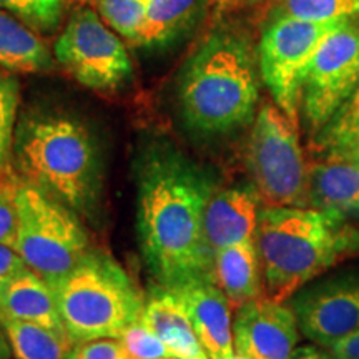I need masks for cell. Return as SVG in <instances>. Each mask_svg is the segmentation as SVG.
<instances>
[{
  "instance_id": "d590c367",
  "label": "cell",
  "mask_w": 359,
  "mask_h": 359,
  "mask_svg": "<svg viewBox=\"0 0 359 359\" xmlns=\"http://www.w3.org/2000/svg\"><path fill=\"white\" fill-rule=\"evenodd\" d=\"M351 154H353L354 156H356V160L359 161V148H358V150H354V151H351Z\"/></svg>"
},
{
  "instance_id": "5bb4252c",
  "label": "cell",
  "mask_w": 359,
  "mask_h": 359,
  "mask_svg": "<svg viewBox=\"0 0 359 359\" xmlns=\"http://www.w3.org/2000/svg\"><path fill=\"white\" fill-rule=\"evenodd\" d=\"M309 208L359 218V161L351 151H326L309 163Z\"/></svg>"
},
{
  "instance_id": "7c38bea8",
  "label": "cell",
  "mask_w": 359,
  "mask_h": 359,
  "mask_svg": "<svg viewBox=\"0 0 359 359\" xmlns=\"http://www.w3.org/2000/svg\"><path fill=\"white\" fill-rule=\"evenodd\" d=\"M233 339L250 359H288L299 341L298 320L288 304L259 296L236 309Z\"/></svg>"
},
{
  "instance_id": "7a4b0ae2",
  "label": "cell",
  "mask_w": 359,
  "mask_h": 359,
  "mask_svg": "<svg viewBox=\"0 0 359 359\" xmlns=\"http://www.w3.org/2000/svg\"><path fill=\"white\" fill-rule=\"evenodd\" d=\"M12 163L17 177L82 217L100 210L103 161L95 135L80 120L53 110L29 111L17 123Z\"/></svg>"
},
{
  "instance_id": "277c9868",
  "label": "cell",
  "mask_w": 359,
  "mask_h": 359,
  "mask_svg": "<svg viewBox=\"0 0 359 359\" xmlns=\"http://www.w3.org/2000/svg\"><path fill=\"white\" fill-rule=\"evenodd\" d=\"M258 100L253 50L230 30L210 34L180 72V114L193 133L212 137L245 127L255 118Z\"/></svg>"
},
{
  "instance_id": "9c48e42d",
  "label": "cell",
  "mask_w": 359,
  "mask_h": 359,
  "mask_svg": "<svg viewBox=\"0 0 359 359\" xmlns=\"http://www.w3.org/2000/svg\"><path fill=\"white\" fill-rule=\"evenodd\" d=\"M53 57L79 83L97 92H115L133 77L132 60L122 39L90 7L72 13L57 39Z\"/></svg>"
},
{
  "instance_id": "cb8c5ba5",
  "label": "cell",
  "mask_w": 359,
  "mask_h": 359,
  "mask_svg": "<svg viewBox=\"0 0 359 359\" xmlns=\"http://www.w3.org/2000/svg\"><path fill=\"white\" fill-rule=\"evenodd\" d=\"M0 8L34 32L48 35L60 27L69 8V0H0Z\"/></svg>"
},
{
  "instance_id": "8fae6325",
  "label": "cell",
  "mask_w": 359,
  "mask_h": 359,
  "mask_svg": "<svg viewBox=\"0 0 359 359\" xmlns=\"http://www.w3.org/2000/svg\"><path fill=\"white\" fill-rule=\"evenodd\" d=\"M299 333L331 348L359 330V273L327 278L291 298Z\"/></svg>"
},
{
  "instance_id": "d6986e66",
  "label": "cell",
  "mask_w": 359,
  "mask_h": 359,
  "mask_svg": "<svg viewBox=\"0 0 359 359\" xmlns=\"http://www.w3.org/2000/svg\"><path fill=\"white\" fill-rule=\"evenodd\" d=\"M212 276L235 311L263 296L262 268L255 240L217 251Z\"/></svg>"
},
{
  "instance_id": "4dcf8cb0",
  "label": "cell",
  "mask_w": 359,
  "mask_h": 359,
  "mask_svg": "<svg viewBox=\"0 0 359 359\" xmlns=\"http://www.w3.org/2000/svg\"><path fill=\"white\" fill-rule=\"evenodd\" d=\"M330 349L333 359H359V330L339 339Z\"/></svg>"
},
{
  "instance_id": "ba28073f",
  "label": "cell",
  "mask_w": 359,
  "mask_h": 359,
  "mask_svg": "<svg viewBox=\"0 0 359 359\" xmlns=\"http://www.w3.org/2000/svg\"><path fill=\"white\" fill-rule=\"evenodd\" d=\"M348 20L306 22L275 15L263 30L258 60L262 79L273 100L298 120L304 74L321 43Z\"/></svg>"
},
{
  "instance_id": "d4e9b609",
  "label": "cell",
  "mask_w": 359,
  "mask_h": 359,
  "mask_svg": "<svg viewBox=\"0 0 359 359\" xmlns=\"http://www.w3.org/2000/svg\"><path fill=\"white\" fill-rule=\"evenodd\" d=\"M275 15L306 22L356 19L359 0H280Z\"/></svg>"
},
{
  "instance_id": "d6a6232c",
  "label": "cell",
  "mask_w": 359,
  "mask_h": 359,
  "mask_svg": "<svg viewBox=\"0 0 359 359\" xmlns=\"http://www.w3.org/2000/svg\"><path fill=\"white\" fill-rule=\"evenodd\" d=\"M262 2V0H217L218 8H240L255 6V4Z\"/></svg>"
},
{
  "instance_id": "e0dca14e",
  "label": "cell",
  "mask_w": 359,
  "mask_h": 359,
  "mask_svg": "<svg viewBox=\"0 0 359 359\" xmlns=\"http://www.w3.org/2000/svg\"><path fill=\"white\" fill-rule=\"evenodd\" d=\"M0 314L67 334L53 290L30 268L0 286Z\"/></svg>"
},
{
  "instance_id": "83f0119b",
  "label": "cell",
  "mask_w": 359,
  "mask_h": 359,
  "mask_svg": "<svg viewBox=\"0 0 359 359\" xmlns=\"http://www.w3.org/2000/svg\"><path fill=\"white\" fill-rule=\"evenodd\" d=\"M13 182L15 175L0 178V245H15L17 213L13 203Z\"/></svg>"
},
{
  "instance_id": "9a60e30c",
  "label": "cell",
  "mask_w": 359,
  "mask_h": 359,
  "mask_svg": "<svg viewBox=\"0 0 359 359\" xmlns=\"http://www.w3.org/2000/svg\"><path fill=\"white\" fill-rule=\"evenodd\" d=\"M257 190L250 187H235L213 193L205 210V240L215 253L228 246L255 240L258 224Z\"/></svg>"
},
{
  "instance_id": "f546056e",
  "label": "cell",
  "mask_w": 359,
  "mask_h": 359,
  "mask_svg": "<svg viewBox=\"0 0 359 359\" xmlns=\"http://www.w3.org/2000/svg\"><path fill=\"white\" fill-rule=\"evenodd\" d=\"M25 268V262L12 246L0 245V286Z\"/></svg>"
},
{
  "instance_id": "7402d4cb",
  "label": "cell",
  "mask_w": 359,
  "mask_h": 359,
  "mask_svg": "<svg viewBox=\"0 0 359 359\" xmlns=\"http://www.w3.org/2000/svg\"><path fill=\"white\" fill-rule=\"evenodd\" d=\"M314 148L326 151H354L359 148V87L331 120L314 135Z\"/></svg>"
},
{
  "instance_id": "8d00e7d4",
  "label": "cell",
  "mask_w": 359,
  "mask_h": 359,
  "mask_svg": "<svg viewBox=\"0 0 359 359\" xmlns=\"http://www.w3.org/2000/svg\"><path fill=\"white\" fill-rule=\"evenodd\" d=\"M161 359H175V358H161Z\"/></svg>"
},
{
  "instance_id": "2e32d148",
  "label": "cell",
  "mask_w": 359,
  "mask_h": 359,
  "mask_svg": "<svg viewBox=\"0 0 359 359\" xmlns=\"http://www.w3.org/2000/svg\"><path fill=\"white\" fill-rule=\"evenodd\" d=\"M142 321L177 359H210L172 288L156 285L145 298Z\"/></svg>"
},
{
  "instance_id": "52a82bcc",
  "label": "cell",
  "mask_w": 359,
  "mask_h": 359,
  "mask_svg": "<svg viewBox=\"0 0 359 359\" xmlns=\"http://www.w3.org/2000/svg\"><path fill=\"white\" fill-rule=\"evenodd\" d=\"M246 163L264 203L309 208V165L299 140L298 120L276 103H266L255 115Z\"/></svg>"
},
{
  "instance_id": "f1b7e54d",
  "label": "cell",
  "mask_w": 359,
  "mask_h": 359,
  "mask_svg": "<svg viewBox=\"0 0 359 359\" xmlns=\"http://www.w3.org/2000/svg\"><path fill=\"white\" fill-rule=\"evenodd\" d=\"M70 359H130L120 339L107 338L77 344Z\"/></svg>"
},
{
  "instance_id": "44dd1931",
  "label": "cell",
  "mask_w": 359,
  "mask_h": 359,
  "mask_svg": "<svg viewBox=\"0 0 359 359\" xmlns=\"http://www.w3.org/2000/svg\"><path fill=\"white\" fill-rule=\"evenodd\" d=\"M13 359H70L75 344L67 334L0 314Z\"/></svg>"
},
{
  "instance_id": "ac0fdd59",
  "label": "cell",
  "mask_w": 359,
  "mask_h": 359,
  "mask_svg": "<svg viewBox=\"0 0 359 359\" xmlns=\"http://www.w3.org/2000/svg\"><path fill=\"white\" fill-rule=\"evenodd\" d=\"M212 6L217 0H151L133 45L147 50L172 47L203 22Z\"/></svg>"
},
{
  "instance_id": "6da1fadb",
  "label": "cell",
  "mask_w": 359,
  "mask_h": 359,
  "mask_svg": "<svg viewBox=\"0 0 359 359\" xmlns=\"http://www.w3.org/2000/svg\"><path fill=\"white\" fill-rule=\"evenodd\" d=\"M137 231L143 262L158 285L213 278L205 210L213 195L206 170L172 142H151L135 161Z\"/></svg>"
},
{
  "instance_id": "836d02e7",
  "label": "cell",
  "mask_w": 359,
  "mask_h": 359,
  "mask_svg": "<svg viewBox=\"0 0 359 359\" xmlns=\"http://www.w3.org/2000/svg\"><path fill=\"white\" fill-rule=\"evenodd\" d=\"M12 358V349L11 343H8L7 333L4 330L2 321H0V359H11Z\"/></svg>"
},
{
  "instance_id": "8992f818",
  "label": "cell",
  "mask_w": 359,
  "mask_h": 359,
  "mask_svg": "<svg viewBox=\"0 0 359 359\" xmlns=\"http://www.w3.org/2000/svg\"><path fill=\"white\" fill-rule=\"evenodd\" d=\"M13 203L17 213L13 250L27 268L52 288L87 257V231L74 210L17 175Z\"/></svg>"
},
{
  "instance_id": "4fadbf2b",
  "label": "cell",
  "mask_w": 359,
  "mask_h": 359,
  "mask_svg": "<svg viewBox=\"0 0 359 359\" xmlns=\"http://www.w3.org/2000/svg\"><path fill=\"white\" fill-rule=\"evenodd\" d=\"M210 359L235 358L231 306L213 278H196L172 288Z\"/></svg>"
},
{
  "instance_id": "5b68a950",
  "label": "cell",
  "mask_w": 359,
  "mask_h": 359,
  "mask_svg": "<svg viewBox=\"0 0 359 359\" xmlns=\"http://www.w3.org/2000/svg\"><path fill=\"white\" fill-rule=\"evenodd\" d=\"M65 333L72 343L118 339L142 320L145 296L109 255L90 250L69 275L52 286Z\"/></svg>"
},
{
  "instance_id": "4316f807",
  "label": "cell",
  "mask_w": 359,
  "mask_h": 359,
  "mask_svg": "<svg viewBox=\"0 0 359 359\" xmlns=\"http://www.w3.org/2000/svg\"><path fill=\"white\" fill-rule=\"evenodd\" d=\"M118 339L130 359L175 358L172 351L165 346L163 341H161L158 336L151 333V331L143 325L142 320L130 325Z\"/></svg>"
},
{
  "instance_id": "30bf717a",
  "label": "cell",
  "mask_w": 359,
  "mask_h": 359,
  "mask_svg": "<svg viewBox=\"0 0 359 359\" xmlns=\"http://www.w3.org/2000/svg\"><path fill=\"white\" fill-rule=\"evenodd\" d=\"M358 87L359 22L356 17L321 43L304 74L299 105L311 135H316L330 122Z\"/></svg>"
},
{
  "instance_id": "3957f363",
  "label": "cell",
  "mask_w": 359,
  "mask_h": 359,
  "mask_svg": "<svg viewBox=\"0 0 359 359\" xmlns=\"http://www.w3.org/2000/svg\"><path fill=\"white\" fill-rule=\"evenodd\" d=\"M255 246L262 268L263 296L286 303L309 281L359 251V233L314 208H259Z\"/></svg>"
},
{
  "instance_id": "484cf974",
  "label": "cell",
  "mask_w": 359,
  "mask_h": 359,
  "mask_svg": "<svg viewBox=\"0 0 359 359\" xmlns=\"http://www.w3.org/2000/svg\"><path fill=\"white\" fill-rule=\"evenodd\" d=\"M151 0H95L97 13L114 32L135 43Z\"/></svg>"
},
{
  "instance_id": "ffe728a7",
  "label": "cell",
  "mask_w": 359,
  "mask_h": 359,
  "mask_svg": "<svg viewBox=\"0 0 359 359\" xmlns=\"http://www.w3.org/2000/svg\"><path fill=\"white\" fill-rule=\"evenodd\" d=\"M0 69L11 74H43L53 58L37 32L0 8Z\"/></svg>"
},
{
  "instance_id": "603a6c76",
  "label": "cell",
  "mask_w": 359,
  "mask_h": 359,
  "mask_svg": "<svg viewBox=\"0 0 359 359\" xmlns=\"http://www.w3.org/2000/svg\"><path fill=\"white\" fill-rule=\"evenodd\" d=\"M20 103V83L0 69V178L12 175V148Z\"/></svg>"
},
{
  "instance_id": "1f68e13d",
  "label": "cell",
  "mask_w": 359,
  "mask_h": 359,
  "mask_svg": "<svg viewBox=\"0 0 359 359\" xmlns=\"http://www.w3.org/2000/svg\"><path fill=\"white\" fill-rule=\"evenodd\" d=\"M288 359H330L325 353L318 351L316 348L311 346H302L296 348Z\"/></svg>"
},
{
  "instance_id": "e575fe53",
  "label": "cell",
  "mask_w": 359,
  "mask_h": 359,
  "mask_svg": "<svg viewBox=\"0 0 359 359\" xmlns=\"http://www.w3.org/2000/svg\"><path fill=\"white\" fill-rule=\"evenodd\" d=\"M233 359H250V358L245 356V354H241V353H235V358Z\"/></svg>"
}]
</instances>
